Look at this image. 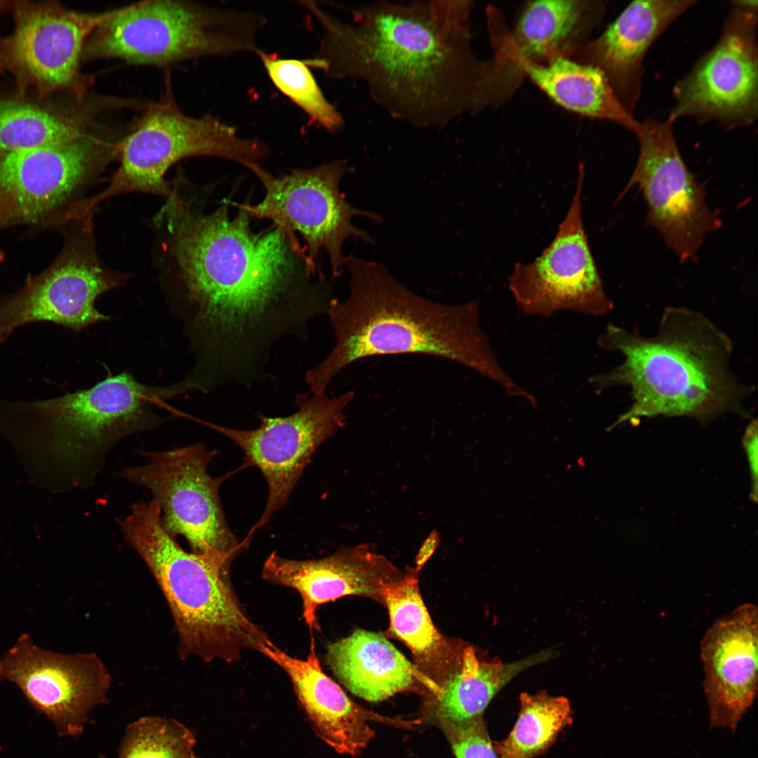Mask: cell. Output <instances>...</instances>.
Listing matches in <instances>:
<instances>
[{"label": "cell", "mask_w": 758, "mask_h": 758, "mask_svg": "<svg viewBox=\"0 0 758 758\" xmlns=\"http://www.w3.org/2000/svg\"><path fill=\"white\" fill-rule=\"evenodd\" d=\"M198 188L176 174L150 223L161 287L194 358L184 380L206 394L251 387L274 378L277 343L307 340L334 297L308 273L299 243L274 225L255 232L249 214L231 217L226 201L205 213L208 190Z\"/></svg>", "instance_id": "1"}, {"label": "cell", "mask_w": 758, "mask_h": 758, "mask_svg": "<svg viewBox=\"0 0 758 758\" xmlns=\"http://www.w3.org/2000/svg\"><path fill=\"white\" fill-rule=\"evenodd\" d=\"M321 28L310 67L333 80L364 84L392 118L439 128L472 112L483 62L472 46V1H377L340 18L317 1H298Z\"/></svg>", "instance_id": "2"}, {"label": "cell", "mask_w": 758, "mask_h": 758, "mask_svg": "<svg viewBox=\"0 0 758 758\" xmlns=\"http://www.w3.org/2000/svg\"><path fill=\"white\" fill-rule=\"evenodd\" d=\"M350 293L334 298L327 312L335 337L331 352L305 373L311 394L325 393L333 378L364 358L425 354L463 365L491 380L505 394L524 389L501 367L479 319L477 301L448 305L413 292L381 263L345 256Z\"/></svg>", "instance_id": "3"}, {"label": "cell", "mask_w": 758, "mask_h": 758, "mask_svg": "<svg viewBox=\"0 0 758 758\" xmlns=\"http://www.w3.org/2000/svg\"><path fill=\"white\" fill-rule=\"evenodd\" d=\"M597 343L621 354L623 361L588 383L597 392L627 387L632 395L630 407L610 429L644 417L687 416L706 423L726 413L742 414L752 392L730 368L731 338L692 310L665 309L651 337L609 324Z\"/></svg>", "instance_id": "4"}, {"label": "cell", "mask_w": 758, "mask_h": 758, "mask_svg": "<svg viewBox=\"0 0 758 758\" xmlns=\"http://www.w3.org/2000/svg\"><path fill=\"white\" fill-rule=\"evenodd\" d=\"M160 402L157 386L124 371L55 398L0 400V434L44 463L51 491L84 489L95 483L119 441L163 424Z\"/></svg>", "instance_id": "5"}, {"label": "cell", "mask_w": 758, "mask_h": 758, "mask_svg": "<svg viewBox=\"0 0 758 758\" xmlns=\"http://www.w3.org/2000/svg\"><path fill=\"white\" fill-rule=\"evenodd\" d=\"M117 522L168 603L182 659L232 663L242 651L260 652L270 641L232 588L230 571L235 557L182 549L164 528L160 508L153 500L135 503Z\"/></svg>", "instance_id": "6"}, {"label": "cell", "mask_w": 758, "mask_h": 758, "mask_svg": "<svg viewBox=\"0 0 758 758\" xmlns=\"http://www.w3.org/2000/svg\"><path fill=\"white\" fill-rule=\"evenodd\" d=\"M267 22L257 11L184 1H143L117 8L87 39L82 60L117 58L165 65L203 57L258 54Z\"/></svg>", "instance_id": "7"}, {"label": "cell", "mask_w": 758, "mask_h": 758, "mask_svg": "<svg viewBox=\"0 0 758 758\" xmlns=\"http://www.w3.org/2000/svg\"><path fill=\"white\" fill-rule=\"evenodd\" d=\"M270 147L258 139L241 137L232 126L210 115L185 114L171 88L146 110L128 135L121 138L119 165L102 191L87 197L79 206L83 214L93 213L105 200L130 193L166 197L171 181L165 175L178 161L210 157L230 160L252 173L262 166Z\"/></svg>", "instance_id": "8"}, {"label": "cell", "mask_w": 758, "mask_h": 758, "mask_svg": "<svg viewBox=\"0 0 758 758\" xmlns=\"http://www.w3.org/2000/svg\"><path fill=\"white\" fill-rule=\"evenodd\" d=\"M350 170L342 160L293 169L279 176L262 166L253 173L263 187L262 200L256 204L228 202L252 218L272 221L293 242H298L295 237L298 233L306 244L307 268L311 276L324 279L318 264L319 253L324 251L333 276L338 277L344 267L343 246L347 239L374 242L366 232L352 223V218L362 216L381 220L378 214L351 205L341 192L340 182Z\"/></svg>", "instance_id": "9"}, {"label": "cell", "mask_w": 758, "mask_h": 758, "mask_svg": "<svg viewBox=\"0 0 758 758\" xmlns=\"http://www.w3.org/2000/svg\"><path fill=\"white\" fill-rule=\"evenodd\" d=\"M148 460L124 468L119 476L148 489L172 537L183 536L193 552L236 557L248 543L230 531L219 490L230 473L213 477L208 465L215 451L199 443L164 451H140Z\"/></svg>", "instance_id": "10"}, {"label": "cell", "mask_w": 758, "mask_h": 758, "mask_svg": "<svg viewBox=\"0 0 758 758\" xmlns=\"http://www.w3.org/2000/svg\"><path fill=\"white\" fill-rule=\"evenodd\" d=\"M721 36L674 86L668 117L729 128L747 126L758 115L757 0L731 1Z\"/></svg>", "instance_id": "11"}, {"label": "cell", "mask_w": 758, "mask_h": 758, "mask_svg": "<svg viewBox=\"0 0 758 758\" xmlns=\"http://www.w3.org/2000/svg\"><path fill=\"white\" fill-rule=\"evenodd\" d=\"M639 156L623 194L632 187L642 193L646 220L681 262L696 258L705 237L722 220L707 204L705 192L685 164L668 119H646L634 132Z\"/></svg>", "instance_id": "12"}, {"label": "cell", "mask_w": 758, "mask_h": 758, "mask_svg": "<svg viewBox=\"0 0 758 758\" xmlns=\"http://www.w3.org/2000/svg\"><path fill=\"white\" fill-rule=\"evenodd\" d=\"M120 139L94 129L66 143L0 157V227L37 221L84 194L118 159Z\"/></svg>", "instance_id": "13"}, {"label": "cell", "mask_w": 758, "mask_h": 758, "mask_svg": "<svg viewBox=\"0 0 758 758\" xmlns=\"http://www.w3.org/2000/svg\"><path fill=\"white\" fill-rule=\"evenodd\" d=\"M117 11L82 13L55 1H15V27L0 48L1 66L22 88L34 86L41 95L65 91L82 100L92 84L80 69L85 44Z\"/></svg>", "instance_id": "14"}, {"label": "cell", "mask_w": 758, "mask_h": 758, "mask_svg": "<svg viewBox=\"0 0 758 758\" xmlns=\"http://www.w3.org/2000/svg\"><path fill=\"white\" fill-rule=\"evenodd\" d=\"M93 217L78 220L72 245L49 270L21 290L0 298V344L27 324L52 322L74 331L111 317L95 307L102 294L124 286L131 275L112 270L100 258Z\"/></svg>", "instance_id": "15"}, {"label": "cell", "mask_w": 758, "mask_h": 758, "mask_svg": "<svg viewBox=\"0 0 758 758\" xmlns=\"http://www.w3.org/2000/svg\"><path fill=\"white\" fill-rule=\"evenodd\" d=\"M354 396L352 391L333 397L326 392L299 393L295 399L298 410L294 413L286 417L262 415L260 426L254 430L204 423L236 444L245 455L246 465L257 467L267 481L266 507L246 539L286 505L313 453L345 425L344 411Z\"/></svg>", "instance_id": "16"}, {"label": "cell", "mask_w": 758, "mask_h": 758, "mask_svg": "<svg viewBox=\"0 0 758 758\" xmlns=\"http://www.w3.org/2000/svg\"><path fill=\"white\" fill-rule=\"evenodd\" d=\"M578 168L573 198L554 239L533 262L515 265L509 278L510 293L526 315L549 317L573 311L597 317L613 309L583 222L585 169L583 164Z\"/></svg>", "instance_id": "17"}, {"label": "cell", "mask_w": 758, "mask_h": 758, "mask_svg": "<svg viewBox=\"0 0 758 758\" xmlns=\"http://www.w3.org/2000/svg\"><path fill=\"white\" fill-rule=\"evenodd\" d=\"M18 686L60 736H79L89 712L106 700L112 677L95 653L42 649L27 634L0 657V682Z\"/></svg>", "instance_id": "18"}, {"label": "cell", "mask_w": 758, "mask_h": 758, "mask_svg": "<svg viewBox=\"0 0 758 758\" xmlns=\"http://www.w3.org/2000/svg\"><path fill=\"white\" fill-rule=\"evenodd\" d=\"M758 612L745 603L717 618L704 634L700 657L710 725L734 731L757 691Z\"/></svg>", "instance_id": "19"}, {"label": "cell", "mask_w": 758, "mask_h": 758, "mask_svg": "<svg viewBox=\"0 0 758 758\" xmlns=\"http://www.w3.org/2000/svg\"><path fill=\"white\" fill-rule=\"evenodd\" d=\"M267 582L297 590L302 617L310 630H318L319 606L348 595L364 596L382 602L384 587L402 574L371 545L343 547L315 559L295 560L272 552L264 562Z\"/></svg>", "instance_id": "20"}, {"label": "cell", "mask_w": 758, "mask_h": 758, "mask_svg": "<svg viewBox=\"0 0 758 758\" xmlns=\"http://www.w3.org/2000/svg\"><path fill=\"white\" fill-rule=\"evenodd\" d=\"M605 11L601 1H528L513 30L495 40V54L489 65L500 79L518 86L523 80L518 73L521 63H545L570 57L589 41Z\"/></svg>", "instance_id": "21"}, {"label": "cell", "mask_w": 758, "mask_h": 758, "mask_svg": "<svg viewBox=\"0 0 758 758\" xmlns=\"http://www.w3.org/2000/svg\"><path fill=\"white\" fill-rule=\"evenodd\" d=\"M696 2L693 0L632 1L599 36L590 39L573 55L579 56L577 61L599 69L621 104L633 114L642 89L644 60L647 51Z\"/></svg>", "instance_id": "22"}, {"label": "cell", "mask_w": 758, "mask_h": 758, "mask_svg": "<svg viewBox=\"0 0 758 758\" xmlns=\"http://www.w3.org/2000/svg\"><path fill=\"white\" fill-rule=\"evenodd\" d=\"M260 653L285 671L316 735L340 754L352 757L361 754L375 736L372 722L404 728L418 724L417 721L383 717L352 701L323 671L314 641L305 660L291 656L271 641Z\"/></svg>", "instance_id": "23"}, {"label": "cell", "mask_w": 758, "mask_h": 758, "mask_svg": "<svg viewBox=\"0 0 758 758\" xmlns=\"http://www.w3.org/2000/svg\"><path fill=\"white\" fill-rule=\"evenodd\" d=\"M326 662L350 692L370 702L432 682L383 635L364 630L328 645Z\"/></svg>", "instance_id": "24"}, {"label": "cell", "mask_w": 758, "mask_h": 758, "mask_svg": "<svg viewBox=\"0 0 758 758\" xmlns=\"http://www.w3.org/2000/svg\"><path fill=\"white\" fill-rule=\"evenodd\" d=\"M556 653L548 648L510 663L486 662L478 658L472 646H466L459 667L430 691L423 715L436 726L484 716L491 700L514 678L552 660Z\"/></svg>", "instance_id": "25"}, {"label": "cell", "mask_w": 758, "mask_h": 758, "mask_svg": "<svg viewBox=\"0 0 758 758\" xmlns=\"http://www.w3.org/2000/svg\"><path fill=\"white\" fill-rule=\"evenodd\" d=\"M560 107L578 114L615 123L634 132L639 121L621 104L605 74L597 67L559 57L545 63L524 62L518 66Z\"/></svg>", "instance_id": "26"}, {"label": "cell", "mask_w": 758, "mask_h": 758, "mask_svg": "<svg viewBox=\"0 0 758 758\" xmlns=\"http://www.w3.org/2000/svg\"><path fill=\"white\" fill-rule=\"evenodd\" d=\"M112 107H119L118 100H93L67 113L21 102H0V157L79 138L95 129L93 124L98 112Z\"/></svg>", "instance_id": "27"}, {"label": "cell", "mask_w": 758, "mask_h": 758, "mask_svg": "<svg viewBox=\"0 0 758 758\" xmlns=\"http://www.w3.org/2000/svg\"><path fill=\"white\" fill-rule=\"evenodd\" d=\"M572 720L567 698L545 692L522 693L513 728L505 739L495 742L498 758H536L543 754Z\"/></svg>", "instance_id": "28"}, {"label": "cell", "mask_w": 758, "mask_h": 758, "mask_svg": "<svg viewBox=\"0 0 758 758\" xmlns=\"http://www.w3.org/2000/svg\"><path fill=\"white\" fill-rule=\"evenodd\" d=\"M417 571L387 583L382 591L390 631L423 662L434 660L443 652L444 641L435 627L420 592Z\"/></svg>", "instance_id": "29"}, {"label": "cell", "mask_w": 758, "mask_h": 758, "mask_svg": "<svg viewBox=\"0 0 758 758\" xmlns=\"http://www.w3.org/2000/svg\"><path fill=\"white\" fill-rule=\"evenodd\" d=\"M257 55L274 86L310 118L329 133L343 129L342 114L324 95L307 59L283 58L262 51Z\"/></svg>", "instance_id": "30"}, {"label": "cell", "mask_w": 758, "mask_h": 758, "mask_svg": "<svg viewBox=\"0 0 758 758\" xmlns=\"http://www.w3.org/2000/svg\"><path fill=\"white\" fill-rule=\"evenodd\" d=\"M192 733L178 722L157 717L141 718L126 729L120 758H197Z\"/></svg>", "instance_id": "31"}, {"label": "cell", "mask_w": 758, "mask_h": 758, "mask_svg": "<svg viewBox=\"0 0 758 758\" xmlns=\"http://www.w3.org/2000/svg\"><path fill=\"white\" fill-rule=\"evenodd\" d=\"M437 726L447 738L456 758H498L484 716L460 722H442Z\"/></svg>", "instance_id": "32"}, {"label": "cell", "mask_w": 758, "mask_h": 758, "mask_svg": "<svg viewBox=\"0 0 758 758\" xmlns=\"http://www.w3.org/2000/svg\"><path fill=\"white\" fill-rule=\"evenodd\" d=\"M743 445L747 456L751 479V498L757 500V421L752 420L747 426L743 437Z\"/></svg>", "instance_id": "33"}, {"label": "cell", "mask_w": 758, "mask_h": 758, "mask_svg": "<svg viewBox=\"0 0 758 758\" xmlns=\"http://www.w3.org/2000/svg\"><path fill=\"white\" fill-rule=\"evenodd\" d=\"M439 543V533L436 529H432L424 540L416 557V571L420 570L430 558L437 548Z\"/></svg>", "instance_id": "34"}, {"label": "cell", "mask_w": 758, "mask_h": 758, "mask_svg": "<svg viewBox=\"0 0 758 758\" xmlns=\"http://www.w3.org/2000/svg\"><path fill=\"white\" fill-rule=\"evenodd\" d=\"M8 3H9L8 1H0V14L3 12V11L6 7H8ZM1 60H0V69H1Z\"/></svg>", "instance_id": "35"}]
</instances>
